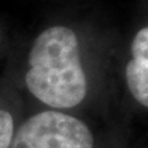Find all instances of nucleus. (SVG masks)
<instances>
[{"mask_svg": "<svg viewBox=\"0 0 148 148\" xmlns=\"http://www.w3.org/2000/svg\"><path fill=\"white\" fill-rule=\"evenodd\" d=\"M25 83L43 104L69 109L84 100L86 75L80 62L77 35L66 26L45 30L32 45Z\"/></svg>", "mask_w": 148, "mask_h": 148, "instance_id": "f257e3e1", "label": "nucleus"}, {"mask_svg": "<svg viewBox=\"0 0 148 148\" xmlns=\"http://www.w3.org/2000/svg\"><path fill=\"white\" fill-rule=\"evenodd\" d=\"M11 148H92L94 137L77 117L43 111L26 120L12 136Z\"/></svg>", "mask_w": 148, "mask_h": 148, "instance_id": "f03ea898", "label": "nucleus"}, {"mask_svg": "<svg viewBox=\"0 0 148 148\" xmlns=\"http://www.w3.org/2000/svg\"><path fill=\"white\" fill-rule=\"evenodd\" d=\"M132 59L126 67V82L132 96L148 106V27L136 34L131 46Z\"/></svg>", "mask_w": 148, "mask_h": 148, "instance_id": "7ed1b4c3", "label": "nucleus"}, {"mask_svg": "<svg viewBox=\"0 0 148 148\" xmlns=\"http://www.w3.org/2000/svg\"><path fill=\"white\" fill-rule=\"evenodd\" d=\"M14 136V120L5 110H0V148H10Z\"/></svg>", "mask_w": 148, "mask_h": 148, "instance_id": "20e7f679", "label": "nucleus"}]
</instances>
